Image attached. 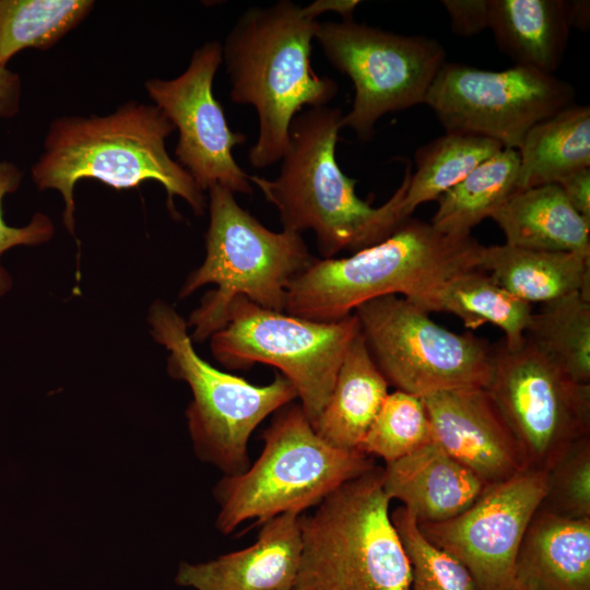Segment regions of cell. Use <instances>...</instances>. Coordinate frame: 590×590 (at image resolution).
Listing matches in <instances>:
<instances>
[{
  "instance_id": "1",
  "label": "cell",
  "mask_w": 590,
  "mask_h": 590,
  "mask_svg": "<svg viewBox=\"0 0 590 590\" xmlns=\"http://www.w3.org/2000/svg\"><path fill=\"white\" fill-rule=\"evenodd\" d=\"M342 117L338 107L302 110L292 120L280 174L273 179L249 176L278 210L283 229L299 234L311 229L323 258L378 244L408 220L402 202L412 174L410 164L384 204L374 208L362 200L355 191L357 180L346 176L335 160Z\"/></svg>"
},
{
  "instance_id": "2",
  "label": "cell",
  "mask_w": 590,
  "mask_h": 590,
  "mask_svg": "<svg viewBox=\"0 0 590 590\" xmlns=\"http://www.w3.org/2000/svg\"><path fill=\"white\" fill-rule=\"evenodd\" d=\"M319 21L288 0L251 7L236 20L222 46L233 103L251 105L259 131L248 161L264 168L281 161L294 117L306 108L327 106L339 85L318 75L310 63Z\"/></svg>"
},
{
  "instance_id": "3",
  "label": "cell",
  "mask_w": 590,
  "mask_h": 590,
  "mask_svg": "<svg viewBox=\"0 0 590 590\" xmlns=\"http://www.w3.org/2000/svg\"><path fill=\"white\" fill-rule=\"evenodd\" d=\"M175 127L155 105L130 101L106 116H66L49 126L44 153L32 167L37 188L58 190L64 201L63 223L74 232V187L97 179L117 190L146 180L166 190L172 213L174 198L184 199L197 215L204 211L203 191L166 150Z\"/></svg>"
},
{
  "instance_id": "4",
  "label": "cell",
  "mask_w": 590,
  "mask_h": 590,
  "mask_svg": "<svg viewBox=\"0 0 590 590\" xmlns=\"http://www.w3.org/2000/svg\"><path fill=\"white\" fill-rule=\"evenodd\" d=\"M484 245L472 235L438 232L408 219L389 237L344 258L315 259L286 291L284 312L329 322L387 295L402 296L422 309L447 279L480 270Z\"/></svg>"
},
{
  "instance_id": "5",
  "label": "cell",
  "mask_w": 590,
  "mask_h": 590,
  "mask_svg": "<svg viewBox=\"0 0 590 590\" xmlns=\"http://www.w3.org/2000/svg\"><path fill=\"white\" fill-rule=\"evenodd\" d=\"M375 465L300 515L294 590H410L411 566Z\"/></svg>"
},
{
  "instance_id": "6",
  "label": "cell",
  "mask_w": 590,
  "mask_h": 590,
  "mask_svg": "<svg viewBox=\"0 0 590 590\" xmlns=\"http://www.w3.org/2000/svg\"><path fill=\"white\" fill-rule=\"evenodd\" d=\"M209 214L204 261L187 278L179 294L185 297L206 284L216 285L187 322L193 329L191 340L197 342L225 324L238 296L284 312L291 281L316 259L302 234L268 229L221 185L209 189Z\"/></svg>"
},
{
  "instance_id": "7",
  "label": "cell",
  "mask_w": 590,
  "mask_h": 590,
  "mask_svg": "<svg viewBox=\"0 0 590 590\" xmlns=\"http://www.w3.org/2000/svg\"><path fill=\"white\" fill-rule=\"evenodd\" d=\"M263 449L249 468L224 476L214 488L216 528L229 534L286 512L303 515L343 484L373 469L371 457L337 448L314 429L299 403L274 413L262 434Z\"/></svg>"
},
{
  "instance_id": "8",
  "label": "cell",
  "mask_w": 590,
  "mask_h": 590,
  "mask_svg": "<svg viewBox=\"0 0 590 590\" xmlns=\"http://www.w3.org/2000/svg\"><path fill=\"white\" fill-rule=\"evenodd\" d=\"M149 322L153 338L168 351L169 375L191 390L186 416L196 453L226 476L245 472L251 434L270 414L298 399L295 387L282 374L256 386L213 367L194 351L187 322L164 302L153 304Z\"/></svg>"
},
{
  "instance_id": "9",
  "label": "cell",
  "mask_w": 590,
  "mask_h": 590,
  "mask_svg": "<svg viewBox=\"0 0 590 590\" xmlns=\"http://www.w3.org/2000/svg\"><path fill=\"white\" fill-rule=\"evenodd\" d=\"M358 331L354 314L337 321H312L238 296L229 306L225 324L211 337V351L228 369H246L257 363L276 367L295 387L314 426Z\"/></svg>"
},
{
  "instance_id": "10",
  "label": "cell",
  "mask_w": 590,
  "mask_h": 590,
  "mask_svg": "<svg viewBox=\"0 0 590 590\" xmlns=\"http://www.w3.org/2000/svg\"><path fill=\"white\" fill-rule=\"evenodd\" d=\"M367 349L389 385L418 397L485 388L491 346L471 332L455 333L399 295L359 305L353 312Z\"/></svg>"
},
{
  "instance_id": "11",
  "label": "cell",
  "mask_w": 590,
  "mask_h": 590,
  "mask_svg": "<svg viewBox=\"0 0 590 590\" xmlns=\"http://www.w3.org/2000/svg\"><path fill=\"white\" fill-rule=\"evenodd\" d=\"M315 39L327 60L353 83L352 108L341 128L363 141L371 139L384 115L424 104L446 62V50L434 38L400 35L353 19L319 22Z\"/></svg>"
},
{
  "instance_id": "12",
  "label": "cell",
  "mask_w": 590,
  "mask_h": 590,
  "mask_svg": "<svg viewBox=\"0 0 590 590\" xmlns=\"http://www.w3.org/2000/svg\"><path fill=\"white\" fill-rule=\"evenodd\" d=\"M521 450L527 470L548 472L577 441L590 437V384L571 379L526 340L491 346L485 387Z\"/></svg>"
},
{
  "instance_id": "13",
  "label": "cell",
  "mask_w": 590,
  "mask_h": 590,
  "mask_svg": "<svg viewBox=\"0 0 590 590\" xmlns=\"http://www.w3.org/2000/svg\"><path fill=\"white\" fill-rule=\"evenodd\" d=\"M575 96L570 83L530 67L486 71L446 61L424 104L447 133L484 137L519 150L533 126L574 104Z\"/></svg>"
},
{
  "instance_id": "14",
  "label": "cell",
  "mask_w": 590,
  "mask_h": 590,
  "mask_svg": "<svg viewBox=\"0 0 590 590\" xmlns=\"http://www.w3.org/2000/svg\"><path fill=\"white\" fill-rule=\"evenodd\" d=\"M546 488L547 472L527 470L487 485L458 516L418 528L467 568L475 590H515L518 551Z\"/></svg>"
},
{
  "instance_id": "15",
  "label": "cell",
  "mask_w": 590,
  "mask_h": 590,
  "mask_svg": "<svg viewBox=\"0 0 590 590\" xmlns=\"http://www.w3.org/2000/svg\"><path fill=\"white\" fill-rule=\"evenodd\" d=\"M222 63V45L208 42L197 48L187 69L172 80L144 83L154 105L177 129V163L202 190L221 185L233 193H251L249 176L239 167L233 150L247 135L231 130L223 107L213 95V80Z\"/></svg>"
},
{
  "instance_id": "16",
  "label": "cell",
  "mask_w": 590,
  "mask_h": 590,
  "mask_svg": "<svg viewBox=\"0 0 590 590\" xmlns=\"http://www.w3.org/2000/svg\"><path fill=\"white\" fill-rule=\"evenodd\" d=\"M433 439L486 485L527 471L519 445L485 388L422 397Z\"/></svg>"
},
{
  "instance_id": "17",
  "label": "cell",
  "mask_w": 590,
  "mask_h": 590,
  "mask_svg": "<svg viewBox=\"0 0 590 590\" xmlns=\"http://www.w3.org/2000/svg\"><path fill=\"white\" fill-rule=\"evenodd\" d=\"M300 515L286 512L263 523L255 543L215 559L181 563L175 581L194 590H294L302 539Z\"/></svg>"
},
{
  "instance_id": "18",
  "label": "cell",
  "mask_w": 590,
  "mask_h": 590,
  "mask_svg": "<svg viewBox=\"0 0 590 590\" xmlns=\"http://www.w3.org/2000/svg\"><path fill=\"white\" fill-rule=\"evenodd\" d=\"M389 499H398L417 523L449 520L469 508L487 486L436 441L382 468Z\"/></svg>"
},
{
  "instance_id": "19",
  "label": "cell",
  "mask_w": 590,
  "mask_h": 590,
  "mask_svg": "<svg viewBox=\"0 0 590 590\" xmlns=\"http://www.w3.org/2000/svg\"><path fill=\"white\" fill-rule=\"evenodd\" d=\"M515 589L590 590V518L538 509L518 551Z\"/></svg>"
},
{
  "instance_id": "20",
  "label": "cell",
  "mask_w": 590,
  "mask_h": 590,
  "mask_svg": "<svg viewBox=\"0 0 590 590\" xmlns=\"http://www.w3.org/2000/svg\"><path fill=\"white\" fill-rule=\"evenodd\" d=\"M498 48L516 66L553 74L560 66L571 22V1L488 0Z\"/></svg>"
},
{
  "instance_id": "21",
  "label": "cell",
  "mask_w": 590,
  "mask_h": 590,
  "mask_svg": "<svg viewBox=\"0 0 590 590\" xmlns=\"http://www.w3.org/2000/svg\"><path fill=\"white\" fill-rule=\"evenodd\" d=\"M489 217L509 246L590 255V222L571 206L559 185L519 191Z\"/></svg>"
},
{
  "instance_id": "22",
  "label": "cell",
  "mask_w": 590,
  "mask_h": 590,
  "mask_svg": "<svg viewBox=\"0 0 590 590\" xmlns=\"http://www.w3.org/2000/svg\"><path fill=\"white\" fill-rule=\"evenodd\" d=\"M388 386L358 331L344 354L314 429L337 448L357 450L389 393Z\"/></svg>"
},
{
  "instance_id": "23",
  "label": "cell",
  "mask_w": 590,
  "mask_h": 590,
  "mask_svg": "<svg viewBox=\"0 0 590 590\" xmlns=\"http://www.w3.org/2000/svg\"><path fill=\"white\" fill-rule=\"evenodd\" d=\"M480 270L531 305L575 292L590 297V255L484 246Z\"/></svg>"
},
{
  "instance_id": "24",
  "label": "cell",
  "mask_w": 590,
  "mask_h": 590,
  "mask_svg": "<svg viewBox=\"0 0 590 590\" xmlns=\"http://www.w3.org/2000/svg\"><path fill=\"white\" fill-rule=\"evenodd\" d=\"M519 190L590 168V108L571 104L533 126L519 150Z\"/></svg>"
},
{
  "instance_id": "25",
  "label": "cell",
  "mask_w": 590,
  "mask_h": 590,
  "mask_svg": "<svg viewBox=\"0 0 590 590\" xmlns=\"http://www.w3.org/2000/svg\"><path fill=\"white\" fill-rule=\"evenodd\" d=\"M424 310L452 314L470 330L485 323L496 326L504 332L503 343L509 350L526 343L533 314L531 304L509 293L481 270L461 272L444 281Z\"/></svg>"
},
{
  "instance_id": "26",
  "label": "cell",
  "mask_w": 590,
  "mask_h": 590,
  "mask_svg": "<svg viewBox=\"0 0 590 590\" xmlns=\"http://www.w3.org/2000/svg\"><path fill=\"white\" fill-rule=\"evenodd\" d=\"M518 150L503 148L442 193L430 224L438 232L469 236L519 190Z\"/></svg>"
},
{
  "instance_id": "27",
  "label": "cell",
  "mask_w": 590,
  "mask_h": 590,
  "mask_svg": "<svg viewBox=\"0 0 590 590\" xmlns=\"http://www.w3.org/2000/svg\"><path fill=\"white\" fill-rule=\"evenodd\" d=\"M503 145L488 138L445 133L418 148L415 173L411 174L403 198V215L409 219L422 203L437 200Z\"/></svg>"
},
{
  "instance_id": "28",
  "label": "cell",
  "mask_w": 590,
  "mask_h": 590,
  "mask_svg": "<svg viewBox=\"0 0 590 590\" xmlns=\"http://www.w3.org/2000/svg\"><path fill=\"white\" fill-rule=\"evenodd\" d=\"M526 340L571 379L590 384V297L575 292L541 304Z\"/></svg>"
},
{
  "instance_id": "29",
  "label": "cell",
  "mask_w": 590,
  "mask_h": 590,
  "mask_svg": "<svg viewBox=\"0 0 590 590\" xmlns=\"http://www.w3.org/2000/svg\"><path fill=\"white\" fill-rule=\"evenodd\" d=\"M93 7L92 0H0V66L25 48H50Z\"/></svg>"
},
{
  "instance_id": "30",
  "label": "cell",
  "mask_w": 590,
  "mask_h": 590,
  "mask_svg": "<svg viewBox=\"0 0 590 590\" xmlns=\"http://www.w3.org/2000/svg\"><path fill=\"white\" fill-rule=\"evenodd\" d=\"M433 440L423 398L396 390L386 397L357 450L389 463Z\"/></svg>"
},
{
  "instance_id": "31",
  "label": "cell",
  "mask_w": 590,
  "mask_h": 590,
  "mask_svg": "<svg viewBox=\"0 0 590 590\" xmlns=\"http://www.w3.org/2000/svg\"><path fill=\"white\" fill-rule=\"evenodd\" d=\"M391 520L411 566L410 590H475L467 568L427 540L408 509L396 508Z\"/></svg>"
},
{
  "instance_id": "32",
  "label": "cell",
  "mask_w": 590,
  "mask_h": 590,
  "mask_svg": "<svg viewBox=\"0 0 590 590\" xmlns=\"http://www.w3.org/2000/svg\"><path fill=\"white\" fill-rule=\"evenodd\" d=\"M539 509L573 519L590 518V437L573 445L548 470Z\"/></svg>"
},
{
  "instance_id": "33",
  "label": "cell",
  "mask_w": 590,
  "mask_h": 590,
  "mask_svg": "<svg viewBox=\"0 0 590 590\" xmlns=\"http://www.w3.org/2000/svg\"><path fill=\"white\" fill-rule=\"evenodd\" d=\"M22 180V172L10 162H0V256L8 249L19 245H37L45 243L54 235V225L48 216L36 213L23 227L9 226L2 214V201L5 194L15 191ZM11 278L0 263V295L11 286Z\"/></svg>"
},
{
  "instance_id": "34",
  "label": "cell",
  "mask_w": 590,
  "mask_h": 590,
  "mask_svg": "<svg viewBox=\"0 0 590 590\" xmlns=\"http://www.w3.org/2000/svg\"><path fill=\"white\" fill-rule=\"evenodd\" d=\"M449 14L452 32L460 36H471L488 28V0H444Z\"/></svg>"
},
{
  "instance_id": "35",
  "label": "cell",
  "mask_w": 590,
  "mask_h": 590,
  "mask_svg": "<svg viewBox=\"0 0 590 590\" xmlns=\"http://www.w3.org/2000/svg\"><path fill=\"white\" fill-rule=\"evenodd\" d=\"M558 185L571 206L590 222V168L570 174Z\"/></svg>"
},
{
  "instance_id": "36",
  "label": "cell",
  "mask_w": 590,
  "mask_h": 590,
  "mask_svg": "<svg viewBox=\"0 0 590 590\" xmlns=\"http://www.w3.org/2000/svg\"><path fill=\"white\" fill-rule=\"evenodd\" d=\"M21 87L20 76L0 66V119L11 118L19 111Z\"/></svg>"
},
{
  "instance_id": "37",
  "label": "cell",
  "mask_w": 590,
  "mask_h": 590,
  "mask_svg": "<svg viewBox=\"0 0 590 590\" xmlns=\"http://www.w3.org/2000/svg\"><path fill=\"white\" fill-rule=\"evenodd\" d=\"M356 0H318L308 5L307 10L317 19L323 12L334 11L342 16V20L353 19V12L358 5Z\"/></svg>"
},
{
  "instance_id": "38",
  "label": "cell",
  "mask_w": 590,
  "mask_h": 590,
  "mask_svg": "<svg viewBox=\"0 0 590 590\" xmlns=\"http://www.w3.org/2000/svg\"><path fill=\"white\" fill-rule=\"evenodd\" d=\"M573 26L586 30L589 24V1H571Z\"/></svg>"
},
{
  "instance_id": "39",
  "label": "cell",
  "mask_w": 590,
  "mask_h": 590,
  "mask_svg": "<svg viewBox=\"0 0 590 590\" xmlns=\"http://www.w3.org/2000/svg\"><path fill=\"white\" fill-rule=\"evenodd\" d=\"M515 590H526V589H515Z\"/></svg>"
}]
</instances>
